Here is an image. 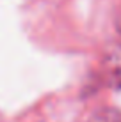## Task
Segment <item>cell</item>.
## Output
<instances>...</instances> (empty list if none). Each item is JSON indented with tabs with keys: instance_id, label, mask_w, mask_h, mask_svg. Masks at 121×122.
<instances>
[{
	"instance_id": "obj_1",
	"label": "cell",
	"mask_w": 121,
	"mask_h": 122,
	"mask_svg": "<svg viewBox=\"0 0 121 122\" xmlns=\"http://www.w3.org/2000/svg\"><path fill=\"white\" fill-rule=\"evenodd\" d=\"M102 74L107 85L121 89V44L114 43L107 46L102 58Z\"/></svg>"
},
{
	"instance_id": "obj_2",
	"label": "cell",
	"mask_w": 121,
	"mask_h": 122,
	"mask_svg": "<svg viewBox=\"0 0 121 122\" xmlns=\"http://www.w3.org/2000/svg\"><path fill=\"white\" fill-rule=\"evenodd\" d=\"M87 122H121V110L110 106L100 108L89 117Z\"/></svg>"
},
{
	"instance_id": "obj_3",
	"label": "cell",
	"mask_w": 121,
	"mask_h": 122,
	"mask_svg": "<svg viewBox=\"0 0 121 122\" xmlns=\"http://www.w3.org/2000/svg\"><path fill=\"white\" fill-rule=\"evenodd\" d=\"M116 25H118V28H119V32H121V11H119V14H118V20H116Z\"/></svg>"
}]
</instances>
